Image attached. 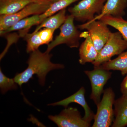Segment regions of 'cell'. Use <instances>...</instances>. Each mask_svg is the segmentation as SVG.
<instances>
[{
	"instance_id": "7",
	"label": "cell",
	"mask_w": 127,
	"mask_h": 127,
	"mask_svg": "<svg viewBox=\"0 0 127 127\" xmlns=\"http://www.w3.org/2000/svg\"><path fill=\"white\" fill-rule=\"evenodd\" d=\"M107 26L106 23L99 20L87 22L78 25L77 27L80 30L87 31L95 48L99 53L112 33Z\"/></svg>"
},
{
	"instance_id": "11",
	"label": "cell",
	"mask_w": 127,
	"mask_h": 127,
	"mask_svg": "<svg viewBox=\"0 0 127 127\" xmlns=\"http://www.w3.org/2000/svg\"><path fill=\"white\" fill-rule=\"evenodd\" d=\"M81 34V37L86 38L79 49V63L84 65L87 63L93 62L97 58L99 53L96 50L88 32Z\"/></svg>"
},
{
	"instance_id": "16",
	"label": "cell",
	"mask_w": 127,
	"mask_h": 127,
	"mask_svg": "<svg viewBox=\"0 0 127 127\" xmlns=\"http://www.w3.org/2000/svg\"><path fill=\"white\" fill-rule=\"evenodd\" d=\"M108 70H117L123 76L127 74V51L119 55L115 59L106 62L99 66Z\"/></svg>"
},
{
	"instance_id": "23",
	"label": "cell",
	"mask_w": 127,
	"mask_h": 127,
	"mask_svg": "<svg viewBox=\"0 0 127 127\" xmlns=\"http://www.w3.org/2000/svg\"><path fill=\"white\" fill-rule=\"evenodd\" d=\"M120 91L123 96L127 97V74L120 84Z\"/></svg>"
},
{
	"instance_id": "15",
	"label": "cell",
	"mask_w": 127,
	"mask_h": 127,
	"mask_svg": "<svg viewBox=\"0 0 127 127\" xmlns=\"http://www.w3.org/2000/svg\"><path fill=\"white\" fill-rule=\"evenodd\" d=\"M66 9L58 12L55 15L50 16L44 19L38 25L33 32H36L42 28H47L55 30L60 27L65 22L67 16Z\"/></svg>"
},
{
	"instance_id": "21",
	"label": "cell",
	"mask_w": 127,
	"mask_h": 127,
	"mask_svg": "<svg viewBox=\"0 0 127 127\" xmlns=\"http://www.w3.org/2000/svg\"><path fill=\"white\" fill-rule=\"evenodd\" d=\"M17 85L14 78L7 77L2 72L0 68V88L2 94H4L10 90H16L17 88Z\"/></svg>"
},
{
	"instance_id": "10",
	"label": "cell",
	"mask_w": 127,
	"mask_h": 127,
	"mask_svg": "<svg viewBox=\"0 0 127 127\" xmlns=\"http://www.w3.org/2000/svg\"><path fill=\"white\" fill-rule=\"evenodd\" d=\"M85 92L86 91L84 87H82L76 93L70 96L61 101L50 103L48 105L52 106H62L66 108H67L68 105L71 103H77L81 106L84 109L85 114L83 119L88 122L91 123L92 120L94 119L95 114L91 110L86 101L85 97Z\"/></svg>"
},
{
	"instance_id": "13",
	"label": "cell",
	"mask_w": 127,
	"mask_h": 127,
	"mask_svg": "<svg viewBox=\"0 0 127 127\" xmlns=\"http://www.w3.org/2000/svg\"><path fill=\"white\" fill-rule=\"evenodd\" d=\"M114 106L115 118L111 127H124L127 126V97L122 96L115 100Z\"/></svg>"
},
{
	"instance_id": "8",
	"label": "cell",
	"mask_w": 127,
	"mask_h": 127,
	"mask_svg": "<svg viewBox=\"0 0 127 127\" xmlns=\"http://www.w3.org/2000/svg\"><path fill=\"white\" fill-rule=\"evenodd\" d=\"M91 82L92 92L90 98L96 105L101 101V97L104 91V87L111 77L112 72L100 66L94 67L92 71H84Z\"/></svg>"
},
{
	"instance_id": "14",
	"label": "cell",
	"mask_w": 127,
	"mask_h": 127,
	"mask_svg": "<svg viewBox=\"0 0 127 127\" xmlns=\"http://www.w3.org/2000/svg\"><path fill=\"white\" fill-rule=\"evenodd\" d=\"M41 0H0V15H9L20 11L27 5Z\"/></svg>"
},
{
	"instance_id": "3",
	"label": "cell",
	"mask_w": 127,
	"mask_h": 127,
	"mask_svg": "<svg viewBox=\"0 0 127 127\" xmlns=\"http://www.w3.org/2000/svg\"><path fill=\"white\" fill-rule=\"evenodd\" d=\"M115 94L112 89L108 88L104 90L102 100L96 105L97 111L94 116L92 127H109L114 120Z\"/></svg>"
},
{
	"instance_id": "18",
	"label": "cell",
	"mask_w": 127,
	"mask_h": 127,
	"mask_svg": "<svg viewBox=\"0 0 127 127\" xmlns=\"http://www.w3.org/2000/svg\"><path fill=\"white\" fill-rule=\"evenodd\" d=\"M99 20L118 30L123 38L127 41V21L123 19L122 17L105 15L102 17Z\"/></svg>"
},
{
	"instance_id": "12",
	"label": "cell",
	"mask_w": 127,
	"mask_h": 127,
	"mask_svg": "<svg viewBox=\"0 0 127 127\" xmlns=\"http://www.w3.org/2000/svg\"><path fill=\"white\" fill-rule=\"evenodd\" d=\"M127 6V0H107L101 14L92 20H99L103 16L107 15L122 17L125 15V10Z\"/></svg>"
},
{
	"instance_id": "5",
	"label": "cell",
	"mask_w": 127,
	"mask_h": 127,
	"mask_svg": "<svg viewBox=\"0 0 127 127\" xmlns=\"http://www.w3.org/2000/svg\"><path fill=\"white\" fill-rule=\"evenodd\" d=\"M127 49V41L119 32H112L105 45L100 51L97 59L92 63L94 67L99 66L111 60L112 57L119 55Z\"/></svg>"
},
{
	"instance_id": "19",
	"label": "cell",
	"mask_w": 127,
	"mask_h": 127,
	"mask_svg": "<svg viewBox=\"0 0 127 127\" xmlns=\"http://www.w3.org/2000/svg\"><path fill=\"white\" fill-rule=\"evenodd\" d=\"M79 0H59L52 3L49 8L44 13L40 15L41 23L45 18L54 15L63 9H66L70 5Z\"/></svg>"
},
{
	"instance_id": "4",
	"label": "cell",
	"mask_w": 127,
	"mask_h": 127,
	"mask_svg": "<svg viewBox=\"0 0 127 127\" xmlns=\"http://www.w3.org/2000/svg\"><path fill=\"white\" fill-rule=\"evenodd\" d=\"M74 20L72 15L67 16L65 22L60 27V33L48 45L46 52L50 53L54 48L61 44H66L71 48L79 47L81 34L74 25Z\"/></svg>"
},
{
	"instance_id": "6",
	"label": "cell",
	"mask_w": 127,
	"mask_h": 127,
	"mask_svg": "<svg viewBox=\"0 0 127 127\" xmlns=\"http://www.w3.org/2000/svg\"><path fill=\"white\" fill-rule=\"evenodd\" d=\"M107 0H82L68 11L77 21L82 22L92 20L95 14H101Z\"/></svg>"
},
{
	"instance_id": "2",
	"label": "cell",
	"mask_w": 127,
	"mask_h": 127,
	"mask_svg": "<svg viewBox=\"0 0 127 127\" xmlns=\"http://www.w3.org/2000/svg\"><path fill=\"white\" fill-rule=\"evenodd\" d=\"M51 4L46 0H41L30 3L15 14L0 15V32L4 31L19 21L29 16L43 14L49 8Z\"/></svg>"
},
{
	"instance_id": "17",
	"label": "cell",
	"mask_w": 127,
	"mask_h": 127,
	"mask_svg": "<svg viewBox=\"0 0 127 127\" xmlns=\"http://www.w3.org/2000/svg\"><path fill=\"white\" fill-rule=\"evenodd\" d=\"M40 15H34L19 21L7 30L0 32L1 35H3L8 32L15 31L27 32L32 26L40 24L41 21Z\"/></svg>"
},
{
	"instance_id": "24",
	"label": "cell",
	"mask_w": 127,
	"mask_h": 127,
	"mask_svg": "<svg viewBox=\"0 0 127 127\" xmlns=\"http://www.w3.org/2000/svg\"><path fill=\"white\" fill-rule=\"evenodd\" d=\"M46 0L49 1V2H51V3H53L56 2V1H58L59 0Z\"/></svg>"
},
{
	"instance_id": "1",
	"label": "cell",
	"mask_w": 127,
	"mask_h": 127,
	"mask_svg": "<svg viewBox=\"0 0 127 127\" xmlns=\"http://www.w3.org/2000/svg\"><path fill=\"white\" fill-rule=\"evenodd\" d=\"M52 55L46 52L42 53L39 50L30 53L28 60V66L23 71L16 74L14 79L21 87L36 75L41 86H44L46 77L49 72L55 70L63 69L64 66L60 64L53 63L51 61Z\"/></svg>"
},
{
	"instance_id": "20",
	"label": "cell",
	"mask_w": 127,
	"mask_h": 127,
	"mask_svg": "<svg viewBox=\"0 0 127 127\" xmlns=\"http://www.w3.org/2000/svg\"><path fill=\"white\" fill-rule=\"evenodd\" d=\"M24 37L27 43L26 51L28 53L39 50V47L43 45L38 32L32 34L27 33Z\"/></svg>"
},
{
	"instance_id": "22",
	"label": "cell",
	"mask_w": 127,
	"mask_h": 127,
	"mask_svg": "<svg viewBox=\"0 0 127 127\" xmlns=\"http://www.w3.org/2000/svg\"><path fill=\"white\" fill-rule=\"evenodd\" d=\"M55 30L44 28L38 31L39 36L43 45H49L53 41V34Z\"/></svg>"
},
{
	"instance_id": "9",
	"label": "cell",
	"mask_w": 127,
	"mask_h": 127,
	"mask_svg": "<svg viewBox=\"0 0 127 127\" xmlns=\"http://www.w3.org/2000/svg\"><path fill=\"white\" fill-rule=\"evenodd\" d=\"M48 118L59 127H89L91 123L82 117L77 108L72 107L66 108L55 116L50 115Z\"/></svg>"
}]
</instances>
